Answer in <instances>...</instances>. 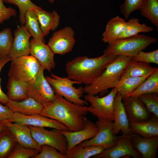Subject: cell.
Here are the masks:
<instances>
[{
  "label": "cell",
  "mask_w": 158,
  "mask_h": 158,
  "mask_svg": "<svg viewBox=\"0 0 158 158\" xmlns=\"http://www.w3.org/2000/svg\"><path fill=\"white\" fill-rule=\"evenodd\" d=\"M75 32L68 26L54 32L48 44L55 54L64 55L71 51L76 43Z\"/></svg>",
  "instance_id": "obj_10"
},
{
  "label": "cell",
  "mask_w": 158,
  "mask_h": 158,
  "mask_svg": "<svg viewBox=\"0 0 158 158\" xmlns=\"http://www.w3.org/2000/svg\"><path fill=\"white\" fill-rule=\"evenodd\" d=\"M114 134L116 135L121 131L123 136H133L134 133L129 128V122L123 104L122 98L118 92L114 98Z\"/></svg>",
  "instance_id": "obj_17"
},
{
  "label": "cell",
  "mask_w": 158,
  "mask_h": 158,
  "mask_svg": "<svg viewBox=\"0 0 158 158\" xmlns=\"http://www.w3.org/2000/svg\"><path fill=\"white\" fill-rule=\"evenodd\" d=\"M122 99V103L129 122L143 121L150 119L152 114L138 97L129 96Z\"/></svg>",
  "instance_id": "obj_16"
},
{
  "label": "cell",
  "mask_w": 158,
  "mask_h": 158,
  "mask_svg": "<svg viewBox=\"0 0 158 158\" xmlns=\"http://www.w3.org/2000/svg\"><path fill=\"white\" fill-rule=\"evenodd\" d=\"M129 128L133 133L144 138L158 136V118L152 115L149 119L140 122H129Z\"/></svg>",
  "instance_id": "obj_24"
},
{
  "label": "cell",
  "mask_w": 158,
  "mask_h": 158,
  "mask_svg": "<svg viewBox=\"0 0 158 158\" xmlns=\"http://www.w3.org/2000/svg\"><path fill=\"white\" fill-rule=\"evenodd\" d=\"M7 127L1 122H0V131L4 129Z\"/></svg>",
  "instance_id": "obj_44"
},
{
  "label": "cell",
  "mask_w": 158,
  "mask_h": 158,
  "mask_svg": "<svg viewBox=\"0 0 158 158\" xmlns=\"http://www.w3.org/2000/svg\"><path fill=\"white\" fill-rule=\"evenodd\" d=\"M4 3L3 0H0V24L12 17L16 16V10L10 7H7Z\"/></svg>",
  "instance_id": "obj_41"
},
{
  "label": "cell",
  "mask_w": 158,
  "mask_h": 158,
  "mask_svg": "<svg viewBox=\"0 0 158 158\" xmlns=\"http://www.w3.org/2000/svg\"><path fill=\"white\" fill-rule=\"evenodd\" d=\"M13 37L11 30L5 28L0 32V58L7 56L9 52Z\"/></svg>",
  "instance_id": "obj_35"
},
{
  "label": "cell",
  "mask_w": 158,
  "mask_h": 158,
  "mask_svg": "<svg viewBox=\"0 0 158 158\" xmlns=\"http://www.w3.org/2000/svg\"><path fill=\"white\" fill-rule=\"evenodd\" d=\"M1 122L11 131L18 143L26 147L41 151V147L33 138L28 125L20 123L11 122L6 120Z\"/></svg>",
  "instance_id": "obj_18"
},
{
  "label": "cell",
  "mask_w": 158,
  "mask_h": 158,
  "mask_svg": "<svg viewBox=\"0 0 158 158\" xmlns=\"http://www.w3.org/2000/svg\"><path fill=\"white\" fill-rule=\"evenodd\" d=\"M40 152L37 149L26 147L18 143L8 158H33Z\"/></svg>",
  "instance_id": "obj_38"
},
{
  "label": "cell",
  "mask_w": 158,
  "mask_h": 158,
  "mask_svg": "<svg viewBox=\"0 0 158 158\" xmlns=\"http://www.w3.org/2000/svg\"><path fill=\"white\" fill-rule=\"evenodd\" d=\"M28 83L9 78L7 95L9 99L19 101L27 98Z\"/></svg>",
  "instance_id": "obj_27"
},
{
  "label": "cell",
  "mask_w": 158,
  "mask_h": 158,
  "mask_svg": "<svg viewBox=\"0 0 158 158\" xmlns=\"http://www.w3.org/2000/svg\"><path fill=\"white\" fill-rule=\"evenodd\" d=\"M139 10L142 16L158 27V0H146Z\"/></svg>",
  "instance_id": "obj_33"
},
{
  "label": "cell",
  "mask_w": 158,
  "mask_h": 158,
  "mask_svg": "<svg viewBox=\"0 0 158 158\" xmlns=\"http://www.w3.org/2000/svg\"><path fill=\"white\" fill-rule=\"evenodd\" d=\"M118 93L117 87L113 88L107 95L100 97L97 95L87 94L85 99L90 103L88 110L97 119L102 118L113 121L114 102Z\"/></svg>",
  "instance_id": "obj_7"
},
{
  "label": "cell",
  "mask_w": 158,
  "mask_h": 158,
  "mask_svg": "<svg viewBox=\"0 0 158 158\" xmlns=\"http://www.w3.org/2000/svg\"><path fill=\"white\" fill-rule=\"evenodd\" d=\"M55 93L74 104L80 105H88V102L81 99L83 95L84 87L76 88L74 84H81L79 82L66 77L62 78L52 74L51 77H45Z\"/></svg>",
  "instance_id": "obj_5"
},
{
  "label": "cell",
  "mask_w": 158,
  "mask_h": 158,
  "mask_svg": "<svg viewBox=\"0 0 158 158\" xmlns=\"http://www.w3.org/2000/svg\"><path fill=\"white\" fill-rule=\"evenodd\" d=\"M126 23L124 19L118 16L110 19L107 23L102 33V41L109 44L119 39V35L125 28Z\"/></svg>",
  "instance_id": "obj_26"
},
{
  "label": "cell",
  "mask_w": 158,
  "mask_h": 158,
  "mask_svg": "<svg viewBox=\"0 0 158 158\" xmlns=\"http://www.w3.org/2000/svg\"><path fill=\"white\" fill-rule=\"evenodd\" d=\"M131 140L135 149L143 158H156L158 147V136L144 138L134 133Z\"/></svg>",
  "instance_id": "obj_20"
},
{
  "label": "cell",
  "mask_w": 158,
  "mask_h": 158,
  "mask_svg": "<svg viewBox=\"0 0 158 158\" xmlns=\"http://www.w3.org/2000/svg\"><path fill=\"white\" fill-rule=\"evenodd\" d=\"M148 110L158 118V93H152L143 94L138 97Z\"/></svg>",
  "instance_id": "obj_36"
},
{
  "label": "cell",
  "mask_w": 158,
  "mask_h": 158,
  "mask_svg": "<svg viewBox=\"0 0 158 158\" xmlns=\"http://www.w3.org/2000/svg\"><path fill=\"white\" fill-rule=\"evenodd\" d=\"M117 142L107 145L85 146L79 144L68 151L66 155L67 158H89L100 153L106 149L113 147Z\"/></svg>",
  "instance_id": "obj_23"
},
{
  "label": "cell",
  "mask_w": 158,
  "mask_h": 158,
  "mask_svg": "<svg viewBox=\"0 0 158 158\" xmlns=\"http://www.w3.org/2000/svg\"><path fill=\"white\" fill-rule=\"evenodd\" d=\"M1 59L0 58V60Z\"/></svg>",
  "instance_id": "obj_46"
},
{
  "label": "cell",
  "mask_w": 158,
  "mask_h": 158,
  "mask_svg": "<svg viewBox=\"0 0 158 158\" xmlns=\"http://www.w3.org/2000/svg\"><path fill=\"white\" fill-rule=\"evenodd\" d=\"M42 70L36 78L28 83L27 93L31 97L43 107L52 103L55 99V93L46 79Z\"/></svg>",
  "instance_id": "obj_9"
},
{
  "label": "cell",
  "mask_w": 158,
  "mask_h": 158,
  "mask_svg": "<svg viewBox=\"0 0 158 158\" xmlns=\"http://www.w3.org/2000/svg\"><path fill=\"white\" fill-rule=\"evenodd\" d=\"M11 61L9 77L27 83L34 80L44 70L38 61L31 55L22 56Z\"/></svg>",
  "instance_id": "obj_6"
},
{
  "label": "cell",
  "mask_w": 158,
  "mask_h": 158,
  "mask_svg": "<svg viewBox=\"0 0 158 158\" xmlns=\"http://www.w3.org/2000/svg\"><path fill=\"white\" fill-rule=\"evenodd\" d=\"M48 1L51 3H53L54 2L55 0H48Z\"/></svg>",
  "instance_id": "obj_45"
},
{
  "label": "cell",
  "mask_w": 158,
  "mask_h": 158,
  "mask_svg": "<svg viewBox=\"0 0 158 158\" xmlns=\"http://www.w3.org/2000/svg\"><path fill=\"white\" fill-rule=\"evenodd\" d=\"M41 151L33 158H67L66 155L63 154L54 147L47 145L41 146Z\"/></svg>",
  "instance_id": "obj_39"
},
{
  "label": "cell",
  "mask_w": 158,
  "mask_h": 158,
  "mask_svg": "<svg viewBox=\"0 0 158 158\" xmlns=\"http://www.w3.org/2000/svg\"><path fill=\"white\" fill-rule=\"evenodd\" d=\"M157 70L158 67H152L150 63L136 61L132 59L125 68L120 81L130 77H148Z\"/></svg>",
  "instance_id": "obj_25"
},
{
  "label": "cell",
  "mask_w": 158,
  "mask_h": 158,
  "mask_svg": "<svg viewBox=\"0 0 158 158\" xmlns=\"http://www.w3.org/2000/svg\"><path fill=\"white\" fill-rule=\"evenodd\" d=\"M14 36L8 56L11 61L30 54V44L29 39L31 36L24 25H21L14 32Z\"/></svg>",
  "instance_id": "obj_14"
},
{
  "label": "cell",
  "mask_w": 158,
  "mask_h": 158,
  "mask_svg": "<svg viewBox=\"0 0 158 158\" xmlns=\"http://www.w3.org/2000/svg\"><path fill=\"white\" fill-rule=\"evenodd\" d=\"M10 61H11V60L8 56L1 59L0 60V74L3 68L7 63ZM1 80L0 78V102L2 104L6 105L9 99L7 95L3 92L1 89L0 85Z\"/></svg>",
  "instance_id": "obj_42"
},
{
  "label": "cell",
  "mask_w": 158,
  "mask_h": 158,
  "mask_svg": "<svg viewBox=\"0 0 158 158\" xmlns=\"http://www.w3.org/2000/svg\"><path fill=\"white\" fill-rule=\"evenodd\" d=\"M25 18V23L24 25L31 36L36 40L45 42L44 37L34 9H29L27 10Z\"/></svg>",
  "instance_id": "obj_29"
},
{
  "label": "cell",
  "mask_w": 158,
  "mask_h": 158,
  "mask_svg": "<svg viewBox=\"0 0 158 158\" xmlns=\"http://www.w3.org/2000/svg\"><path fill=\"white\" fill-rule=\"evenodd\" d=\"M132 57L118 55L92 83L84 87V92L92 95H104L110 88L116 87L121 80L124 69Z\"/></svg>",
  "instance_id": "obj_3"
},
{
  "label": "cell",
  "mask_w": 158,
  "mask_h": 158,
  "mask_svg": "<svg viewBox=\"0 0 158 158\" xmlns=\"http://www.w3.org/2000/svg\"><path fill=\"white\" fill-rule=\"evenodd\" d=\"M147 77L144 76L130 77L120 81L116 87L118 92L122 99L129 96L131 93L140 85Z\"/></svg>",
  "instance_id": "obj_31"
},
{
  "label": "cell",
  "mask_w": 158,
  "mask_h": 158,
  "mask_svg": "<svg viewBox=\"0 0 158 158\" xmlns=\"http://www.w3.org/2000/svg\"><path fill=\"white\" fill-rule=\"evenodd\" d=\"M61 131L67 139L68 151L81 142L93 137L97 133L98 129L95 123L87 119L85 127L82 130L76 131Z\"/></svg>",
  "instance_id": "obj_19"
},
{
  "label": "cell",
  "mask_w": 158,
  "mask_h": 158,
  "mask_svg": "<svg viewBox=\"0 0 158 158\" xmlns=\"http://www.w3.org/2000/svg\"><path fill=\"white\" fill-rule=\"evenodd\" d=\"M4 3L13 4L16 6L19 10V19L21 25L25 23V14L29 9H37L41 8L38 6L30 0H3Z\"/></svg>",
  "instance_id": "obj_34"
},
{
  "label": "cell",
  "mask_w": 158,
  "mask_h": 158,
  "mask_svg": "<svg viewBox=\"0 0 158 158\" xmlns=\"http://www.w3.org/2000/svg\"><path fill=\"white\" fill-rule=\"evenodd\" d=\"M95 124L98 129L97 134L92 138L80 143L81 145L111 144L117 142L123 136L122 135L117 136L114 134L113 121L100 118L98 119Z\"/></svg>",
  "instance_id": "obj_12"
},
{
  "label": "cell",
  "mask_w": 158,
  "mask_h": 158,
  "mask_svg": "<svg viewBox=\"0 0 158 158\" xmlns=\"http://www.w3.org/2000/svg\"><path fill=\"white\" fill-rule=\"evenodd\" d=\"M44 37L49 34L50 30L54 31L60 23V17L55 11L49 12L41 8L34 9Z\"/></svg>",
  "instance_id": "obj_22"
},
{
  "label": "cell",
  "mask_w": 158,
  "mask_h": 158,
  "mask_svg": "<svg viewBox=\"0 0 158 158\" xmlns=\"http://www.w3.org/2000/svg\"><path fill=\"white\" fill-rule=\"evenodd\" d=\"M146 0H124L120 5L119 8L121 13L126 19H128L133 11L139 10Z\"/></svg>",
  "instance_id": "obj_37"
},
{
  "label": "cell",
  "mask_w": 158,
  "mask_h": 158,
  "mask_svg": "<svg viewBox=\"0 0 158 158\" xmlns=\"http://www.w3.org/2000/svg\"><path fill=\"white\" fill-rule=\"evenodd\" d=\"M5 105L13 112L26 116L40 114L43 108L42 105L30 97L20 101L8 99Z\"/></svg>",
  "instance_id": "obj_21"
},
{
  "label": "cell",
  "mask_w": 158,
  "mask_h": 158,
  "mask_svg": "<svg viewBox=\"0 0 158 158\" xmlns=\"http://www.w3.org/2000/svg\"><path fill=\"white\" fill-rule=\"evenodd\" d=\"M157 40L144 34L130 37L118 39L108 44L103 54L115 55H125L132 57L136 56L150 44L155 43Z\"/></svg>",
  "instance_id": "obj_4"
},
{
  "label": "cell",
  "mask_w": 158,
  "mask_h": 158,
  "mask_svg": "<svg viewBox=\"0 0 158 158\" xmlns=\"http://www.w3.org/2000/svg\"><path fill=\"white\" fill-rule=\"evenodd\" d=\"M131 136H123L114 147L105 150L92 157L120 158L125 156L131 157L133 158L141 157L140 154L133 145L131 140Z\"/></svg>",
  "instance_id": "obj_13"
},
{
  "label": "cell",
  "mask_w": 158,
  "mask_h": 158,
  "mask_svg": "<svg viewBox=\"0 0 158 158\" xmlns=\"http://www.w3.org/2000/svg\"><path fill=\"white\" fill-rule=\"evenodd\" d=\"M13 112L6 105L0 103V122L8 120L12 116Z\"/></svg>",
  "instance_id": "obj_43"
},
{
  "label": "cell",
  "mask_w": 158,
  "mask_h": 158,
  "mask_svg": "<svg viewBox=\"0 0 158 158\" xmlns=\"http://www.w3.org/2000/svg\"><path fill=\"white\" fill-rule=\"evenodd\" d=\"M17 143L7 127L0 131V158H8Z\"/></svg>",
  "instance_id": "obj_30"
},
{
  "label": "cell",
  "mask_w": 158,
  "mask_h": 158,
  "mask_svg": "<svg viewBox=\"0 0 158 158\" xmlns=\"http://www.w3.org/2000/svg\"><path fill=\"white\" fill-rule=\"evenodd\" d=\"M153 28L145 24L140 23L139 19L132 18L126 21L125 28L119 36V39L130 37L140 33H147L152 32Z\"/></svg>",
  "instance_id": "obj_28"
},
{
  "label": "cell",
  "mask_w": 158,
  "mask_h": 158,
  "mask_svg": "<svg viewBox=\"0 0 158 158\" xmlns=\"http://www.w3.org/2000/svg\"><path fill=\"white\" fill-rule=\"evenodd\" d=\"M88 113L87 106L74 104L55 93L54 101L44 107L40 114L59 121L71 131H76L85 128Z\"/></svg>",
  "instance_id": "obj_2"
},
{
  "label": "cell",
  "mask_w": 158,
  "mask_h": 158,
  "mask_svg": "<svg viewBox=\"0 0 158 158\" xmlns=\"http://www.w3.org/2000/svg\"><path fill=\"white\" fill-rule=\"evenodd\" d=\"M28 126L33 138L40 146L49 145L63 154H67L68 152L67 140L60 130L53 128L48 130L44 127Z\"/></svg>",
  "instance_id": "obj_8"
},
{
  "label": "cell",
  "mask_w": 158,
  "mask_h": 158,
  "mask_svg": "<svg viewBox=\"0 0 158 158\" xmlns=\"http://www.w3.org/2000/svg\"><path fill=\"white\" fill-rule=\"evenodd\" d=\"M117 56L110 54H103L94 58L86 56L77 57L66 65L67 77L81 84L89 85L101 75Z\"/></svg>",
  "instance_id": "obj_1"
},
{
  "label": "cell",
  "mask_w": 158,
  "mask_h": 158,
  "mask_svg": "<svg viewBox=\"0 0 158 158\" xmlns=\"http://www.w3.org/2000/svg\"><path fill=\"white\" fill-rule=\"evenodd\" d=\"M8 121L23 123L29 126L56 128L64 131H70L66 126L59 121L41 114L26 116L13 112Z\"/></svg>",
  "instance_id": "obj_11"
},
{
  "label": "cell",
  "mask_w": 158,
  "mask_h": 158,
  "mask_svg": "<svg viewBox=\"0 0 158 158\" xmlns=\"http://www.w3.org/2000/svg\"><path fill=\"white\" fill-rule=\"evenodd\" d=\"M152 93H158V70L148 76L129 96L138 97L141 95Z\"/></svg>",
  "instance_id": "obj_32"
},
{
  "label": "cell",
  "mask_w": 158,
  "mask_h": 158,
  "mask_svg": "<svg viewBox=\"0 0 158 158\" xmlns=\"http://www.w3.org/2000/svg\"><path fill=\"white\" fill-rule=\"evenodd\" d=\"M30 54L39 62L43 68L50 72L55 68V54L48 44L34 38L30 40Z\"/></svg>",
  "instance_id": "obj_15"
},
{
  "label": "cell",
  "mask_w": 158,
  "mask_h": 158,
  "mask_svg": "<svg viewBox=\"0 0 158 158\" xmlns=\"http://www.w3.org/2000/svg\"><path fill=\"white\" fill-rule=\"evenodd\" d=\"M135 61L150 63L158 64V50L149 52L141 51L132 58Z\"/></svg>",
  "instance_id": "obj_40"
}]
</instances>
